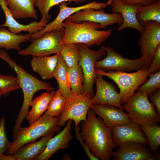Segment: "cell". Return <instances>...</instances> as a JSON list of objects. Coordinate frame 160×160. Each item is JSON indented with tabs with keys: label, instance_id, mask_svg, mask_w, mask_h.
I'll use <instances>...</instances> for the list:
<instances>
[{
	"label": "cell",
	"instance_id": "cell-1",
	"mask_svg": "<svg viewBox=\"0 0 160 160\" xmlns=\"http://www.w3.org/2000/svg\"><path fill=\"white\" fill-rule=\"evenodd\" d=\"M81 126V136L92 153L100 160H110L113 149L118 147L113 140L111 128L91 109Z\"/></svg>",
	"mask_w": 160,
	"mask_h": 160
},
{
	"label": "cell",
	"instance_id": "cell-2",
	"mask_svg": "<svg viewBox=\"0 0 160 160\" xmlns=\"http://www.w3.org/2000/svg\"><path fill=\"white\" fill-rule=\"evenodd\" d=\"M0 58L7 62L16 73V77L23 93V101L22 106L15 120L13 129V132L16 133L21 127L22 123L26 118L29 111V108L35 93L41 90L51 91L54 90V88L50 83L41 81L27 72L18 65L6 52L0 49Z\"/></svg>",
	"mask_w": 160,
	"mask_h": 160
},
{
	"label": "cell",
	"instance_id": "cell-3",
	"mask_svg": "<svg viewBox=\"0 0 160 160\" xmlns=\"http://www.w3.org/2000/svg\"><path fill=\"white\" fill-rule=\"evenodd\" d=\"M64 33L61 44L81 43L88 47L99 46L111 36L112 29L99 31L100 25L97 23L84 21L79 23L65 20L63 27Z\"/></svg>",
	"mask_w": 160,
	"mask_h": 160
},
{
	"label": "cell",
	"instance_id": "cell-4",
	"mask_svg": "<svg viewBox=\"0 0 160 160\" xmlns=\"http://www.w3.org/2000/svg\"><path fill=\"white\" fill-rule=\"evenodd\" d=\"M59 119V117H50L45 112L29 127H21L13 136V141L5 153L12 155L25 144L34 142L41 137L59 132L61 129L58 125Z\"/></svg>",
	"mask_w": 160,
	"mask_h": 160
},
{
	"label": "cell",
	"instance_id": "cell-5",
	"mask_svg": "<svg viewBox=\"0 0 160 160\" xmlns=\"http://www.w3.org/2000/svg\"><path fill=\"white\" fill-rule=\"evenodd\" d=\"M148 94L137 90L123 106L131 120L144 127L159 125L160 114L154 105L150 102Z\"/></svg>",
	"mask_w": 160,
	"mask_h": 160
},
{
	"label": "cell",
	"instance_id": "cell-6",
	"mask_svg": "<svg viewBox=\"0 0 160 160\" xmlns=\"http://www.w3.org/2000/svg\"><path fill=\"white\" fill-rule=\"evenodd\" d=\"M147 69H142L131 73L113 70L106 72L99 68H96L95 71L96 74L107 76L117 84L119 89L122 104L126 103L137 88L148 80Z\"/></svg>",
	"mask_w": 160,
	"mask_h": 160
},
{
	"label": "cell",
	"instance_id": "cell-7",
	"mask_svg": "<svg viewBox=\"0 0 160 160\" xmlns=\"http://www.w3.org/2000/svg\"><path fill=\"white\" fill-rule=\"evenodd\" d=\"M81 55L78 65L82 69L84 80L83 84L82 94L88 95L91 98L94 96L93 86L95 83L97 74L95 63L106 54L103 45L99 50L93 51L86 45L78 44Z\"/></svg>",
	"mask_w": 160,
	"mask_h": 160
},
{
	"label": "cell",
	"instance_id": "cell-8",
	"mask_svg": "<svg viewBox=\"0 0 160 160\" xmlns=\"http://www.w3.org/2000/svg\"><path fill=\"white\" fill-rule=\"evenodd\" d=\"M103 47L106 52L107 56L96 62V69L105 72L109 70L130 72L148 69L151 63L141 57L134 60L125 58L112 47L104 46Z\"/></svg>",
	"mask_w": 160,
	"mask_h": 160
},
{
	"label": "cell",
	"instance_id": "cell-9",
	"mask_svg": "<svg viewBox=\"0 0 160 160\" xmlns=\"http://www.w3.org/2000/svg\"><path fill=\"white\" fill-rule=\"evenodd\" d=\"M64 33L63 28L31 40V44L27 48L18 51V53L21 56H36L59 54L62 48L61 41Z\"/></svg>",
	"mask_w": 160,
	"mask_h": 160
},
{
	"label": "cell",
	"instance_id": "cell-10",
	"mask_svg": "<svg viewBox=\"0 0 160 160\" xmlns=\"http://www.w3.org/2000/svg\"><path fill=\"white\" fill-rule=\"evenodd\" d=\"M92 105L90 96L86 94L75 95L67 99L59 117V126L63 127L68 120H71L74 122L75 127H77L81 121L86 120L88 111Z\"/></svg>",
	"mask_w": 160,
	"mask_h": 160
},
{
	"label": "cell",
	"instance_id": "cell-11",
	"mask_svg": "<svg viewBox=\"0 0 160 160\" xmlns=\"http://www.w3.org/2000/svg\"><path fill=\"white\" fill-rule=\"evenodd\" d=\"M58 5L59 11L56 18L51 23L47 24L42 30L31 34V40L63 28L64 21L71 15L79 10L88 8L100 9H104L107 6L105 3H98L95 1L77 7H68V4L65 1L61 2Z\"/></svg>",
	"mask_w": 160,
	"mask_h": 160
},
{
	"label": "cell",
	"instance_id": "cell-12",
	"mask_svg": "<svg viewBox=\"0 0 160 160\" xmlns=\"http://www.w3.org/2000/svg\"><path fill=\"white\" fill-rule=\"evenodd\" d=\"M75 23L84 21H90L99 23L100 29H105L108 26L116 24L121 25L123 19L121 14H109L104 12V9H96L92 8L79 10L68 17L66 20Z\"/></svg>",
	"mask_w": 160,
	"mask_h": 160
},
{
	"label": "cell",
	"instance_id": "cell-13",
	"mask_svg": "<svg viewBox=\"0 0 160 160\" xmlns=\"http://www.w3.org/2000/svg\"><path fill=\"white\" fill-rule=\"evenodd\" d=\"M113 151L112 156L115 160H156L160 159L159 152H151L149 148L136 142L128 141L120 145Z\"/></svg>",
	"mask_w": 160,
	"mask_h": 160
},
{
	"label": "cell",
	"instance_id": "cell-14",
	"mask_svg": "<svg viewBox=\"0 0 160 160\" xmlns=\"http://www.w3.org/2000/svg\"><path fill=\"white\" fill-rule=\"evenodd\" d=\"M144 27L138 41L142 54L141 57L151 63L155 49L160 44V23L153 20L149 21Z\"/></svg>",
	"mask_w": 160,
	"mask_h": 160
},
{
	"label": "cell",
	"instance_id": "cell-15",
	"mask_svg": "<svg viewBox=\"0 0 160 160\" xmlns=\"http://www.w3.org/2000/svg\"><path fill=\"white\" fill-rule=\"evenodd\" d=\"M102 76L97 74L95 81L96 92L91 98L92 104L111 105L123 110L120 96L116 87L112 82L105 80Z\"/></svg>",
	"mask_w": 160,
	"mask_h": 160
},
{
	"label": "cell",
	"instance_id": "cell-16",
	"mask_svg": "<svg viewBox=\"0 0 160 160\" xmlns=\"http://www.w3.org/2000/svg\"><path fill=\"white\" fill-rule=\"evenodd\" d=\"M113 140L118 147L128 141L136 142L148 145L145 135L140 125L132 121L123 125H117L111 128Z\"/></svg>",
	"mask_w": 160,
	"mask_h": 160
},
{
	"label": "cell",
	"instance_id": "cell-17",
	"mask_svg": "<svg viewBox=\"0 0 160 160\" xmlns=\"http://www.w3.org/2000/svg\"><path fill=\"white\" fill-rule=\"evenodd\" d=\"M111 6L112 13H119L123 18V23L116 28V31H121L127 28L135 29L140 33L143 31L145 27L139 24L136 17L137 10L143 5H129L123 3L119 0H112Z\"/></svg>",
	"mask_w": 160,
	"mask_h": 160
},
{
	"label": "cell",
	"instance_id": "cell-18",
	"mask_svg": "<svg viewBox=\"0 0 160 160\" xmlns=\"http://www.w3.org/2000/svg\"><path fill=\"white\" fill-rule=\"evenodd\" d=\"M0 6L6 17L5 22L0 25V27H8L9 31L15 34L20 33L22 31L27 32L31 34L35 33L42 30L49 20L46 18L42 17L39 22L35 21L28 24H21L17 22L13 17L5 0H0Z\"/></svg>",
	"mask_w": 160,
	"mask_h": 160
},
{
	"label": "cell",
	"instance_id": "cell-19",
	"mask_svg": "<svg viewBox=\"0 0 160 160\" xmlns=\"http://www.w3.org/2000/svg\"><path fill=\"white\" fill-rule=\"evenodd\" d=\"M72 122L71 120H68L64 129L49 140L44 151L35 160H47L58 151L67 149L70 142L73 138L71 132Z\"/></svg>",
	"mask_w": 160,
	"mask_h": 160
},
{
	"label": "cell",
	"instance_id": "cell-20",
	"mask_svg": "<svg viewBox=\"0 0 160 160\" xmlns=\"http://www.w3.org/2000/svg\"><path fill=\"white\" fill-rule=\"evenodd\" d=\"M91 109L102 119L106 125L111 128L125 124L132 121L123 110L113 105L93 104Z\"/></svg>",
	"mask_w": 160,
	"mask_h": 160
},
{
	"label": "cell",
	"instance_id": "cell-21",
	"mask_svg": "<svg viewBox=\"0 0 160 160\" xmlns=\"http://www.w3.org/2000/svg\"><path fill=\"white\" fill-rule=\"evenodd\" d=\"M59 54L51 56H33L30 62L32 70L39 74L42 79L52 78Z\"/></svg>",
	"mask_w": 160,
	"mask_h": 160
},
{
	"label": "cell",
	"instance_id": "cell-22",
	"mask_svg": "<svg viewBox=\"0 0 160 160\" xmlns=\"http://www.w3.org/2000/svg\"><path fill=\"white\" fill-rule=\"evenodd\" d=\"M55 133L42 137L36 142L29 143L22 146L13 154L15 160H32L35 159L44 150L49 140Z\"/></svg>",
	"mask_w": 160,
	"mask_h": 160
},
{
	"label": "cell",
	"instance_id": "cell-23",
	"mask_svg": "<svg viewBox=\"0 0 160 160\" xmlns=\"http://www.w3.org/2000/svg\"><path fill=\"white\" fill-rule=\"evenodd\" d=\"M15 19L33 18L37 19L34 8L36 0H5Z\"/></svg>",
	"mask_w": 160,
	"mask_h": 160
},
{
	"label": "cell",
	"instance_id": "cell-24",
	"mask_svg": "<svg viewBox=\"0 0 160 160\" xmlns=\"http://www.w3.org/2000/svg\"><path fill=\"white\" fill-rule=\"evenodd\" d=\"M55 92L54 90L47 91L33 100L31 104L32 108L26 117L30 125L39 119L47 110Z\"/></svg>",
	"mask_w": 160,
	"mask_h": 160
},
{
	"label": "cell",
	"instance_id": "cell-25",
	"mask_svg": "<svg viewBox=\"0 0 160 160\" xmlns=\"http://www.w3.org/2000/svg\"><path fill=\"white\" fill-rule=\"evenodd\" d=\"M31 34H15L12 33L4 27L0 29V47L4 48L7 50L15 49L20 50V44L31 40Z\"/></svg>",
	"mask_w": 160,
	"mask_h": 160
},
{
	"label": "cell",
	"instance_id": "cell-26",
	"mask_svg": "<svg viewBox=\"0 0 160 160\" xmlns=\"http://www.w3.org/2000/svg\"><path fill=\"white\" fill-rule=\"evenodd\" d=\"M136 17L139 24L144 27L149 21L160 23V0L139 8L137 10Z\"/></svg>",
	"mask_w": 160,
	"mask_h": 160
},
{
	"label": "cell",
	"instance_id": "cell-27",
	"mask_svg": "<svg viewBox=\"0 0 160 160\" xmlns=\"http://www.w3.org/2000/svg\"><path fill=\"white\" fill-rule=\"evenodd\" d=\"M84 80L83 72L80 66L78 65L75 66L68 68L67 80L71 97L82 94Z\"/></svg>",
	"mask_w": 160,
	"mask_h": 160
},
{
	"label": "cell",
	"instance_id": "cell-28",
	"mask_svg": "<svg viewBox=\"0 0 160 160\" xmlns=\"http://www.w3.org/2000/svg\"><path fill=\"white\" fill-rule=\"evenodd\" d=\"M68 68L60 53L57 64L53 72V77L57 80L59 89L63 95L67 99L71 97L70 90L67 80V72Z\"/></svg>",
	"mask_w": 160,
	"mask_h": 160
},
{
	"label": "cell",
	"instance_id": "cell-29",
	"mask_svg": "<svg viewBox=\"0 0 160 160\" xmlns=\"http://www.w3.org/2000/svg\"><path fill=\"white\" fill-rule=\"evenodd\" d=\"M60 53L68 67L75 66L78 65L81 55L78 44H63Z\"/></svg>",
	"mask_w": 160,
	"mask_h": 160
},
{
	"label": "cell",
	"instance_id": "cell-30",
	"mask_svg": "<svg viewBox=\"0 0 160 160\" xmlns=\"http://www.w3.org/2000/svg\"><path fill=\"white\" fill-rule=\"evenodd\" d=\"M67 99L58 89L55 91L45 112L50 117H59L63 109Z\"/></svg>",
	"mask_w": 160,
	"mask_h": 160
},
{
	"label": "cell",
	"instance_id": "cell-31",
	"mask_svg": "<svg viewBox=\"0 0 160 160\" xmlns=\"http://www.w3.org/2000/svg\"><path fill=\"white\" fill-rule=\"evenodd\" d=\"M140 126L145 135L151 151L153 153L158 151L160 144V127L159 125L149 127Z\"/></svg>",
	"mask_w": 160,
	"mask_h": 160
},
{
	"label": "cell",
	"instance_id": "cell-32",
	"mask_svg": "<svg viewBox=\"0 0 160 160\" xmlns=\"http://www.w3.org/2000/svg\"><path fill=\"white\" fill-rule=\"evenodd\" d=\"M20 88L17 77L0 75V96L8 95L10 92Z\"/></svg>",
	"mask_w": 160,
	"mask_h": 160
},
{
	"label": "cell",
	"instance_id": "cell-33",
	"mask_svg": "<svg viewBox=\"0 0 160 160\" xmlns=\"http://www.w3.org/2000/svg\"><path fill=\"white\" fill-rule=\"evenodd\" d=\"M67 1L79 3L78 0H39L35 2V5L40 12L41 17L46 18L49 20L51 17L49 14L50 9L62 2Z\"/></svg>",
	"mask_w": 160,
	"mask_h": 160
},
{
	"label": "cell",
	"instance_id": "cell-34",
	"mask_svg": "<svg viewBox=\"0 0 160 160\" xmlns=\"http://www.w3.org/2000/svg\"><path fill=\"white\" fill-rule=\"evenodd\" d=\"M150 79L140 86L137 90L145 92L148 96L157 89L160 88V71L148 75Z\"/></svg>",
	"mask_w": 160,
	"mask_h": 160
},
{
	"label": "cell",
	"instance_id": "cell-35",
	"mask_svg": "<svg viewBox=\"0 0 160 160\" xmlns=\"http://www.w3.org/2000/svg\"><path fill=\"white\" fill-rule=\"evenodd\" d=\"M5 120L3 116L0 119V153H5L10 146L11 142L9 140L5 128Z\"/></svg>",
	"mask_w": 160,
	"mask_h": 160
},
{
	"label": "cell",
	"instance_id": "cell-36",
	"mask_svg": "<svg viewBox=\"0 0 160 160\" xmlns=\"http://www.w3.org/2000/svg\"><path fill=\"white\" fill-rule=\"evenodd\" d=\"M160 71V44L156 48L154 53L153 61L147 69L148 75Z\"/></svg>",
	"mask_w": 160,
	"mask_h": 160
},
{
	"label": "cell",
	"instance_id": "cell-37",
	"mask_svg": "<svg viewBox=\"0 0 160 160\" xmlns=\"http://www.w3.org/2000/svg\"><path fill=\"white\" fill-rule=\"evenodd\" d=\"M75 132L76 138L80 143L89 159L91 160H100L92 153L88 147L84 142L80 135V128L79 125L77 127H75Z\"/></svg>",
	"mask_w": 160,
	"mask_h": 160
},
{
	"label": "cell",
	"instance_id": "cell-38",
	"mask_svg": "<svg viewBox=\"0 0 160 160\" xmlns=\"http://www.w3.org/2000/svg\"><path fill=\"white\" fill-rule=\"evenodd\" d=\"M148 96L152 103L155 106L157 112L160 114V88L157 89Z\"/></svg>",
	"mask_w": 160,
	"mask_h": 160
},
{
	"label": "cell",
	"instance_id": "cell-39",
	"mask_svg": "<svg viewBox=\"0 0 160 160\" xmlns=\"http://www.w3.org/2000/svg\"><path fill=\"white\" fill-rule=\"evenodd\" d=\"M121 2L129 5H135L139 4L146 5L157 0H119Z\"/></svg>",
	"mask_w": 160,
	"mask_h": 160
},
{
	"label": "cell",
	"instance_id": "cell-40",
	"mask_svg": "<svg viewBox=\"0 0 160 160\" xmlns=\"http://www.w3.org/2000/svg\"><path fill=\"white\" fill-rule=\"evenodd\" d=\"M0 160H15L13 155L0 154Z\"/></svg>",
	"mask_w": 160,
	"mask_h": 160
},
{
	"label": "cell",
	"instance_id": "cell-41",
	"mask_svg": "<svg viewBox=\"0 0 160 160\" xmlns=\"http://www.w3.org/2000/svg\"><path fill=\"white\" fill-rule=\"evenodd\" d=\"M63 160H71V158L68 154H65L63 157Z\"/></svg>",
	"mask_w": 160,
	"mask_h": 160
},
{
	"label": "cell",
	"instance_id": "cell-42",
	"mask_svg": "<svg viewBox=\"0 0 160 160\" xmlns=\"http://www.w3.org/2000/svg\"><path fill=\"white\" fill-rule=\"evenodd\" d=\"M112 0H108L106 3V6L111 5Z\"/></svg>",
	"mask_w": 160,
	"mask_h": 160
},
{
	"label": "cell",
	"instance_id": "cell-43",
	"mask_svg": "<svg viewBox=\"0 0 160 160\" xmlns=\"http://www.w3.org/2000/svg\"><path fill=\"white\" fill-rule=\"evenodd\" d=\"M87 0H78V2H81L83 1H85Z\"/></svg>",
	"mask_w": 160,
	"mask_h": 160
},
{
	"label": "cell",
	"instance_id": "cell-44",
	"mask_svg": "<svg viewBox=\"0 0 160 160\" xmlns=\"http://www.w3.org/2000/svg\"><path fill=\"white\" fill-rule=\"evenodd\" d=\"M39 0H36V2Z\"/></svg>",
	"mask_w": 160,
	"mask_h": 160
},
{
	"label": "cell",
	"instance_id": "cell-45",
	"mask_svg": "<svg viewBox=\"0 0 160 160\" xmlns=\"http://www.w3.org/2000/svg\"><path fill=\"white\" fill-rule=\"evenodd\" d=\"M1 96H0V98L1 97Z\"/></svg>",
	"mask_w": 160,
	"mask_h": 160
},
{
	"label": "cell",
	"instance_id": "cell-46",
	"mask_svg": "<svg viewBox=\"0 0 160 160\" xmlns=\"http://www.w3.org/2000/svg\"><path fill=\"white\" fill-rule=\"evenodd\" d=\"M1 48L0 47V49H1Z\"/></svg>",
	"mask_w": 160,
	"mask_h": 160
},
{
	"label": "cell",
	"instance_id": "cell-47",
	"mask_svg": "<svg viewBox=\"0 0 160 160\" xmlns=\"http://www.w3.org/2000/svg\"></svg>",
	"mask_w": 160,
	"mask_h": 160
}]
</instances>
